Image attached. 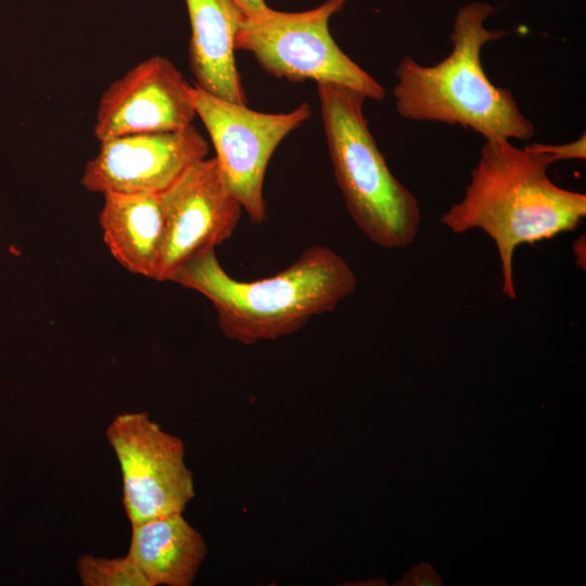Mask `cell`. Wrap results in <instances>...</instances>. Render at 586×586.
Here are the masks:
<instances>
[{
  "mask_svg": "<svg viewBox=\"0 0 586 586\" xmlns=\"http://www.w3.org/2000/svg\"><path fill=\"white\" fill-rule=\"evenodd\" d=\"M550 164L530 145L485 140L463 198L442 216L454 233L480 229L495 243L502 293L515 300L513 257L519 245L574 230L586 216V195L555 184Z\"/></svg>",
  "mask_w": 586,
  "mask_h": 586,
  "instance_id": "6da1fadb",
  "label": "cell"
},
{
  "mask_svg": "<svg viewBox=\"0 0 586 586\" xmlns=\"http://www.w3.org/2000/svg\"><path fill=\"white\" fill-rule=\"evenodd\" d=\"M171 282L206 297L222 334L245 345L298 331L313 317L333 311L357 288L347 262L318 244L282 271L253 281L232 278L215 250H208L187 262Z\"/></svg>",
  "mask_w": 586,
  "mask_h": 586,
  "instance_id": "7a4b0ae2",
  "label": "cell"
},
{
  "mask_svg": "<svg viewBox=\"0 0 586 586\" xmlns=\"http://www.w3.org/2000/svg\"><path fill=\"white\" fill-rule=\"evenodd\" d=\"M494 12L489 4L473 2L457 13L451 52L431 66L405 55L393 88L398 114L409 120L460 125L485 140H528L534 126L509 89L496 87L486 76L481 52L506 31L489 30L484 22Z\"/></svg>",
  "mask_w": 586,
  "mask_h": 586,
  "instance_id": "3957f363",
  "label": "cell"
},
{
  "mask_svg": "<svg viewBox=\"0 0 586 586\" xmlns=\"http://www.w3.org/2000/svg\"><path fill=\"white\" fill-rule=\"evenodd\" d=\"M335 181L357 227L374 244L397 250L419 232L417 198L391 171L369 130L366 98L348 87L317 84Z\"/></svg>",
  "mask_w": 586,
  "mask_h": 586,
  "instance_id": "277c9868",
  "label": "cell"
},
{
  "mask_svg": "<svg viewBox=\"0 0 586 586\" xmlns=\"http://www.w3.org/2000/svg\"><path fill=\"white\" fill-rule=\"evenodd\" d=\"M346 0H327L302 12H282L269 7L243 17L235 50L251 53L270 75L292 82L314 80L336 84L382 101L385 89L336 44L329 29L333 14Z\"/></svg>",
  "mask_w": 586,
  "mask_h": 586,
  "instance_id": "5b68a950",
  "label": "cell"
},
{
  "mask_svg": "<svg viewBox=\"0 0 586 586\" xmlns=\"http://www.w3.org/2000/svg\"><path fill=\"white\" fill-rule=\"evenodd\" d=\"M192 99L214 145L224 180L254 225L267 219L264 179L280 142L311 115L302 103L285 113H264L213 95L193 85Z\"/></svg>",
  "mask_w": 586,
  "mask_h": 586,
  "instance_id": "8992f818",
  "label": "cell"
},
{
  "mask_svg": "<svg viewBox=\"0 0 586 586\" xmlns=\"http://www.w3.org/2000/svg\"><path fill=\"white\" fill-rule=\"evenodd\" d=\"M106 437L119 463L130 524L182 513L194 497V484L181 438L165 432L148 412L117 415Z\"/></svg>",
  "mask_w": 586,
  "mask_h": 586,
  "instance_id": "52a82bcc",
  "label": "cell"
},
{
  "mask_svg": "<svg viewBox=\"0 0 586 586\" xmlns=\"http://www.w3.org/2000/svg\"><path fill=\"white\" fill-rule=\"evenodd\" d=\"M158 195L165 229L155 280L171 281L191 258L233 235L243 208L215 157L190 166Z\"/></svg>",
  "mask_w": 586,
  "mask_h": 586,
  "instance_id": "ba28073f",
  "label": "cell"
},
{
  "mask_svg": "<svg viewBox=\"0 0 586 586\" xmlns=\"http://www.w3.org/2000/svg\"><path fill=\"white\" fill-rule=\"evenodd\" d=\"M192 88L170 60L150 56L103 91L95 114L94 137L100 142L186 128L196 117Z\"/></svg>",
  "mask_w": 586,
  "mask_h": 586,
  "instance_id": "9c48e42d",
  "label": "cell"
},
{
  "mask_svg": "<svg viewBox=\"0 0 586 586\" xmlns=\"http://www.w3.org/2000/svg\"><path fill=\"white\" fill-rule=\"evenodd\" d=\"M87 162L81 184L93 193H161L190 166L206 157L208 143L190 125L173 131L143 132L100 141Z\"/></svg>",
  "mask_w": 586,
  "mask_h": 586,
  "instance_id": "30bf717a",
  "label": "cell"
},
{
  "mask_svg": "<svg viewBox=\"0 0 586 586\" xmlns=\"http://www.w3.org/2000/svg\"><path fill=\"white\" fill-rule=\"evenodd\" d=\"M186 4L191 27L188 59L195 86L224 100L246 104L234 58L244 13L234 0H186Z\"/></svg>",
  "mask_w": 586,
  "mask_h": 586,
  "instance_id": "8fae6325",
  "label": "cell"
},
{
  "mask_svg": "<svg viewBox=\"0 0 586 586\" xmlns=\"http://www.w3.org/2000/svg\"><path fill=\"white\" fill-rule=\"evenodd\" d=\"M103 196L99 220L111 254L128 271L155 279L165 229L158 193L109 192Z\"/></svg>",
  "mask_w": 586,
  "mask_h": 586,
  "instance_id": "7c38bea8",
  "label": "cell"
},
{
  "mask_svg": "<svg viewBox=\"0 0 586 586\" xmlns=\"http://www.w3.org/2000/svg\"><path fill=\"white\" fill-rule=\"evenodd\" d=\"M128 556L151 586H191L207 555L201 533L171 513L131 525Z\"/></svg>",
  "mask_w": 586,
  "mask_h": 586,
  "instance_id": "4fadbf2b",
  "label": "cell"
},
{
  "mask_svg": "<svg viewBox=\"0 0 586 586\" xmlns=\"http://www.w3.org/2000/svg\"><path fill=\"white\" fill-rule=\"evenodd\" d=\"M77 573L84 586H151V583L127 555L119 558L81 556Z\"/></svg>",
  "mask_w": 586,
  "mask_h": 586,
  "instance_id": "5bb4252c",
  "label": "cell"
},
{
  "mask_svg": "<svg viewBox=\"0 0 586 586\" xmlns=\"http://www.w3.org/2000/svg\"><path fill=\"white\" fill-rule=\"evenodd\" d=\"M530 146L542 154L551 165L558 161L585 160L586 136L583 133L578 139L562 144L533 143Z\"/></svg>",
  "mask_w": 586,
  "mask_h": 586,
  "instance_id": "9a60e30c",
  "label": "cell"
},
{
  "mask_svg": "<svg viewBox=\"0 0 586 586\" xmlns=\"http://www.w3.org/2000/svg\"><path fill=\"white\" fill-rule=\"evenodd\" d=\"M245 16H253L263 13L268 5L265 0H234Z\"/></svg>",
  "mask_w": 586,
  "mask_h": 586,
  "instance_id": "2e32d148",
  "label": "cell"
}]
</instances>
